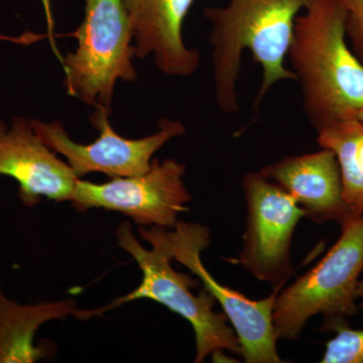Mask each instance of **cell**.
Instances as JSON below:
<instances>
[{
	"mask_svg": "<svg viewBox=\"0 0 363 363\" xmlns=\"http://www.w3.org/2000/svg\"><path fill=\"white\" fill-rule=\"evenodd\" d=\"M345 16L337 0H313L296 18L286 58L316 133L357 118L363 108V65L346 39Z\"/></svg>",
	"mask_w": 363,
	"mask_h": 363,
	"instance_id": "2",
	"label": "cell"
},
{
	"mask_svg": "<svg viewBox=\"0 0 363 363\" xmlns=\"http://www.w3.org/2000/svg\"><path fill=\"white\" fill-rule=\"evenodd\" d=\"M75 301L21 305L9 300L0 286V363H33L45 355L33 338L45 322L74 314Z\"/></svg>",
	"mask_w": 363,
	"mask_h": 363,
	"instance_id": "13",
	"label": "cell"
},
{
	"mask_svg": "<svg viewBox=\"0 0 363 363\" xmlns=\"http://www.w3.org/2000/svg\"><path fill=\"white\" fill-rule=\"evenodd\" d=\"M119 247L130 253L143 272V281L133 292L117 298L111 304L93 311H75L78 319L104 314L118 306L140 298H150L166 306L192 325L196 338V363L204 362L207 357H225L224 351L240 354L238 335L229 325L223 312H215L216 300L206 289L198 295L191 289L199 286L200 281L190 274L175 271L169 253L162 245L150 243L152 250L140 245L131 230L130 222H123L116 230Z\"/></svg>",
	"mask_w": 363,
	"mask_h": 363,
	"instance_id": "3",
	"label": "cell"
},
{
	"mask_svg": "<svg viewBox=\"0 0 363 363\" xmlns=\"http://www.w3.org/2000/svg\"><path fill=\"white\" fill-rule=\"evenodd\" d=\"M324 330L336 332L326 343L322 363H363V330L350 328L345 318H325Z\"/></svg>",
	"mask_w": 363,
	"mask_h": 363,
	"instance_id": "15",
	"label": "cell"
},
{
	"mask_svg": "<svg viewBox=\"0 0 363 363\" xmlns=\"http://www.w3.org/2000/svg\"><path fill=\"white\" fill-rule=\"evenodd\" d=\"M259 172L292 196L315 223L333 221L342 228L358 219L344 199L340 168L331 150L286 157Z\"/></svg>",
	"mask_w": 363,
	"mask_h": 363,
	"instance_id": "11",
	"label": "cell"
},
{
	"mask_svg": "<svg viewBox=\"0 0 363 363\" xmlns=\"http://www.w3.org/2000/svg\"><path fill=\"white\" fill-rule=\"evenodd\" d=\"M111 114L95 108L89 121L99 138L82 145L71 140L65 126L58 121L51 123L30 119L33 130L42 142L56 154L66 157L78 179L88 174L101 173L111 177H131L147 173L152 157L172 138L185 135L181 121L162 118L154 135L131 140L119 135L109 121Z\"/></svg>",
	"mask_w": 363,
	"mask_h": 363,
	"instance_id": "8",
	"label": "cell"
},
{
	"mask_svg": "<svg viewBox=\"0 0 363 363\" xmlns=\"http://www.w3.org/2000/svg\"><path fill=\"white\" fill-rule=\"evenodd\" d=\"M345 9L346 39L363 65V0H337Z\"/></svg>",
	"mask_w": 363,
	"mask_h": 363,
	"instance_id": "16",
	"label": "cell"
},
{
	"mask_svg": "<svg viewBox=\"0 0 363 363\" xmlns=\"http://www.w3.org/2000/svg\"><path fill=\"white\" fill-rule=\"evenodd\" d=\"M357 118L358 119V121H360V123L363 124V108L362 109V111L358 112Z\"/></svg>",
	"mask_w": 363,
	"mask_h": 363,
	"instance_id": "18",
	"label": "cell"
},
{
	"mask_svg": "<svg viewBox=\"0 0 363 363\" xmlns=\"http://www.w3.org/2000/svg\"><path fill=\"white\" fill-rule=\"evenodd\" d=\"M186 164L152 159L147 173L117 177L104 184L79 179L70 202L79 211L104 208L121 212L138 225L173 228L192 200L183 178Z\"/></svg>",
	"mask_w": 363,
	"mask_h": 363,
	"instance_id": "9",
	"label": "cell"
},
{
	"mask_svg": "<svg viewBox=\"0 0 363 363\" xmlns=\"http://www.w3.org/2000/svg\"><path fill=\"white\" fill-rule=\"evenodd\" d=\"M247 205L242 247L235 264L260 281L283 289L294 274V233L305 211L292 196L260 172L242 178Z\"/></svg>",
	"mask_w": 363,
	"mask_h": 363,
	"instance_id": "7",
	"label": "cell"
},
{
	"mask_svg": "<svg viewBox=\"0 0 363 363\" xmlns=\"http://www.w3.org/2000/svg\"><path fill=\"white\" fill-rule=\"evenodd\" d=\"M317 143L337 157L344 199L357 218L363 215V124L357 118L317 131Z\"/></svg>",
	"mask_w": 363,
	"mask_h": 363,
	"instance_id": "14",
	"label": "cell"
},
{
	"mask_svg": "<svg viewBox=\"0 0 363 363\" xmlns=\"http://www.w3.org/2000/svg\"><path fill=\"white\" fill-rule=\"evenodd\" d=\"M142 238L164 248L173 260L190 269L220 304L240 344V355L247 363H281L272 324L274 301L281 289L255 301L243 294L222 286L207 271L201 259L203 250L209 247L211 231L202 224L178 220L173 228L152 226L140 228Z\"/></svg>",
	"mask_w": 363,
	"mask_h": 363,
	"instance_id": "6",
	"label": "cell"
},
{
	"mask_svg": "<svg viewBox=\"0 0 363 363\" xmlns=\"http://www.w3.org/2000/svg\"><path fill=\"white\" fill-rule=\"evenodd\" d=\"M71 37L75 52L63 60L69 96L112 114L117 81L135 82L133 30L123 0H85V16Z\"/></svg>",
	"mask_w": 363,
	"mask_h": 363,
	"instance_id": "4",
	"label": "cell"
},
{
	"mask_svg": "<svg viewBox=\"0 0 363 363\" xmlns=\"http://www.w3.org/2000/svg\"><path fill=\"white\" fill-rule=\"evenodd\" d=\"M0 175L18 182L26 207L35 206L44 197L70 201L79 180L23 117H14L11 128L0 121Z\"/></svg>",
	"mask_w": 363,
	"mask_h": 363,
	"instance_id": "10",
	"label": "cell"
},
{
	"mask_svg": "<svg viewBox=\"0 0 363 363\" xmlns=\"http://www.w3.org/2000/svg\"><path fill=\"white\" fill-rule=\"evenodd\" d=\"M133 30L135 57H152L169 77H190L200 65V54L183 40L184 21L195 0H123Z\"/></svg>",
	"mask_w": 363,
	"mask_h": 363,
	"instance_id": "12",
	"label": "cell"
},
{
	"mask_svg": "<svg viewBox=\"0 0 363 363\" xmlns=\"http://www.w3.org/2000/svg\"><path fill=\"white\" fill-rule=\"evenodd\" d=\"M357 298L358 303V307L363 311V272L362 277H360L359 281H358L357 290Z\"/></svg>",
	"mask_w": 363,
	"mask_h": 363,
	"instance_id": "17",
	"label": "cell"
},
{
	"mask_svg": "<svg viewBox=\"0 0 363 363\" xmlns=\"http://www.w3.org/2000/svg\"><path fill=\"white\" fill-rule=\"evenodd\" d=\"M337 242L319 262L281 289L272 311L277 339L298 340L316 315L350 318L358 313L357 290L363 272V215L342 227Z\"/></svg>",
	"mask_w": 363,
	"mask_h": 363,
	"instance_id": "5",
	"label": "cell"
},
{
	"mask_svg": "<svg viewBox=\"0 0 363 363\" xmlns=\"http://www.w3.org/2000/svg\"><path fill=\"white\" fill-rule=\"evenodd\" d=\"M313 0H229L225 6L204 9L212 25L210 45L215 100L223 113H238V81L245 50L262 69L255 108L279 81H297L285 61L292 44L296 18Z\"/></svg>",
	"mask_w": 363,
	"mask_h": 363,
	"instance_id": "1",
	"label": "cell"
}]
</instances>
